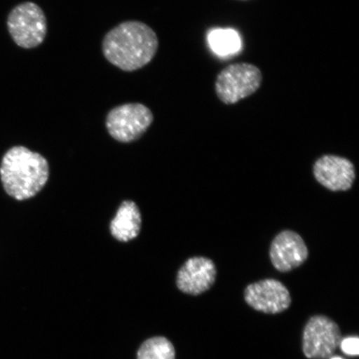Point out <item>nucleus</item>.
Returning a JSON list of instances; mask_svg holds the SVG:
<instances>
[{"label":"nucleus","instance_id":"nucleus-15","mask_svg":"<svg viewBox=\"0 0 359 359\" xmlns=\"http://www.w3.org/2000/svg\"><path fill=\"white\" fill-rule=\"evenodd\" d=\"M329 359H344L342 358H340V357H338V356H335V357H331Z\"/></svg>","mask_w":359,"mask_h":359},{"label":"nucleus","instance_id":"nucleus-11","mask_svg":"<svg viewBox=\"0 0 359 359\" xmlns=\"http://www.w3.org/2000/svg\"><path fill=\"white\" fill-rule=\"evenodd\" d=\"M142 217L135 202L126 201L116 212L110 224V231L115 239L127 242L135 239L140 233Z\"/></svg>","mask_w":359,"mask_h":359},{"label":"nucleus","instance_id":"nucleus-9","mask_svg":"<svg viewBox=\"0 0 359 359\" xmlns=\"http://www.w3.org/2000/svg\"><path fill=\"white\" fill-rule=\"evenodd\" d=\"M309 257V250L298 233L284 231L273 240L269 258L273 266L282 273L290 272L302 266Z\"/></svg>","mask_w":359,"mask_h":359},{"label":"nucleus","instance_id":"nucleus-7","mask_svg":"<svg viewBox=\"0 0 359 359\" xmlns=\"http://www.w3.org/2000/svg\"><path fill=\"white\" fill-rule=\"evenodd\" d=\"M245 300L251 308L264 313L276 314L288 309L291 296L279 280L266 279L253 283L245 290Z\"/></svg>","mask_w":359,"mask_h":359},{"label":"nucleus","instance_id":"nucleus-12","mask_svg":"<svg viewBox=\"0 0 359 359\" xmlns=\"http://www.w3.org/2000/svg\"><path fill=\"white\" fill-rule=\"evenodd\" d=\"M210 48L219 56L234 55L241 48L239 34L231 29H217L210 31L208 34Z\"/></svg>","mask_w":359,"mask_h":359},{"label":"nucleus","instance_id":"nucleus-3","mask_svg":"<svg viewBox=\"0 0 359 359\" xmlns=\"http://www.w3.org/2000/svg\"><path fill=\"white\" fill-rule=\"evenodd\" d=\"M262 81V72L257 66L249 62L231 65L218 74L215 93L224 104H236L257 93Z\"/></svg>","mask_w":359,"mask_h":359},{"label":"nucleus","instance_id":"nucleus-8","mask_svg":"<svg viewBox=\"0 0 359 359\" xmlns=\"http://www.w3.org/2000/svg\"><path fill=\"white\" fill-rule=\"evenodd\" d=\"M313 176L323 187L332 191L351 189L356 178L355 168L347 158L336 155H325L313 164Z\"/></svg>","mask_w":359,"mask_h":359},{"label":"nucleus","instance_id":"nucleus-13","mask_svg":"<svg viewBox=\"0 0 359 359\" xmlns=\"http://www.w3.org/2000/svg\"><path fill=\"white\" fill-rule=\"evenodd\" d=\"M176 353L172 343L164 337H154L145 341L138 350L137 359H175Z\"/></svg>","mask_w":359,"mask_h":359},{"label":"nucleus","instance_id":"nucleus-5","mask_svg":"<svg viewBox=\"0 0 359 359\" xmlns=\"http://www.w3.org/2000/svg\"><path fill=\"white\" fill-rule=\"evenodd\" d=\"M154 119V114L147 106L142 103H127L109 112L106 127L115 140L129 143L142 137Z\"/></svg>","mask_w":359,"mask_h":359},{"label":"nucleus","instance_id":"nucleus-14","mask_svg":"<svg viewBox=\"0 0 359 359\" xmlns=\"http://www.w3.org/2000/svg\"><path fill=\"white\" fill-rule=\"evenodd\" d=\"M339 346L342 351L349 356H357L359 353V339L358 337H348L341 340Z\"/></svg>","mask_w":359,"mask_h":359},{"label":"nucleus","instance_id":"nucleus-10","mask_svg":"<svg viewBox=\"0 0 359 359\" xmlns=\"http://www.w3.org/2000/svg\"><path fill=\"white\" fill-rule=\"evenodd\" d=\"M217 271L212 259L196 257L187 259L177 276V285L183 293L199 295L209 290L217 279Z\"/></svg>","mask_w":359,"mask_h":359},{"label":"nucleus","instance_id":"nucleus-1","mask_svg":"<svg viewBox=\"0 0 359 359\" xmlns=\"http://www.w3.org/2000/svg\"><path fill=\"white\" fill-rule=\"evenodd\" d=\"M158 46V38L151 27L142 22L126 21L105 35L102 52L112 65L133 72L149 64Z\"/></svg>","mask_w":359,"mask_h":359},{"label":"nucleus","instance_id":"nucleus-2","mask_svg":"<svg viewBox=\"0 0 359 359\" xmlns=\"http://www.w3.org/2000/svg\"><path fill=\"white\" fill-rule=\"evenodd\" d=\"M48 177V161L25 147H13L3 156L0 179L4 191L13 199L32 198L46 185Z\"/></svg>","mask_w":359,"mask_h":359},{"label":"nucleus","instance_id":"nucleus-16","mask_svg":"<svg viewBox=\"0 0 359 359\" xmlns=\"http://www.w3.org/2000/svg\"><path fill=\"white\" fill-rule=\"evenodd\" d=\"M243 1H245V0H243Z\"/></svg>","mask_w":359,"mask_h":359},{"label":"nucleus","instance_id":"nucleus-4","mask_svg":"<svg viewBox=\"0 0 359 359\" xmlns=\"http://www.w3.org/2000/svg\"><path fill=\"white\" fill-rule=\"evenodd\" d=\"M7 25L13 41L22 48L39 46L47 35V20L41 8L33 2H25L13 8Z\"/></svg>","mask_w":359,"mask_h":359},{"label":"nucleus","instance_id":"nucleus-6","mask_svg":"<svg viewBox=\"0 0 359 359\" xmlns=\"http://www.w3.org/2000/svg\"><path fill=\"white\" fill-rule=\"evenodd\" d=\"M342 339L339 327L334 320L326 316H313L304 327V354L309 359H329Z\"/></svg>","mask_w":359,"mask_h":359}]
</instances>
